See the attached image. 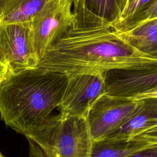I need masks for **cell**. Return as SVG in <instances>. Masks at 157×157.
Returning a JSON list of instances; mask_svg holds the SVG:
<instances>
[{"instance_id":"4fadbf2b","label":"cell","mask_w":157,"mask_h":157,"mask_svg":"<svg viewBox=\"0 0 157 157\" xmlns=\"http://www.w3.org/2000/svg\"><path fill=\"white\" fill-rule=\"evenodd\" d=\"M150 144L135 140L104 139L93 142L91 157H126Z\"/></svg>"},{"instance_id":"7c38bea8","label":"cell","mask_w":157,"mask_h":157,"mask_svg":"<svg viewBox=\"0 0 157 157\" xmlns=\"http://www.w3.org/2000/svg\"><path fill=\"white\" fill-rule=\"evenodd\" d=\"M50 0H0V24L31 22Z\"/></svg>"},{"instance_id":"ac0fdd59","label":"cell","mask_w":157,"mask_h":157,"mask_svg":"<svg viewBox=\"0 0 157 157\" xmlns=\"http://www.w3.org/2000/svg\"><path fill=\"white\" fill-rule=\"evenodd\" d=\"M134 98L137 99H145L148 98L157 99V88L139 93L135 96Z\"/></svg>"},{"instance_id":"5b68a950","label":"cell","mask_w":157,"mask_h":157,"mask_svg":"<svg viewBox=\"0 0 157 157\" xmlns=\"http://www.w3.org/2000/svg\"><path fill=\"white\" fill-rule=\"evenodd\" d=\"M144 99L112 95H101L90 109L86 116L94 142L104 139L110 132L134 115Z\"/></svg>"},{"instance_id":"5bb4252c","label":"cell","mask_w":157,"mask_h":157,"mask_svg":"<svg viewBox=\"0 0 157 157\" xmlns=\"http://www.w3.org/2000/svg\"><path fill=\"white\" fill-rule=\"evenodd\" d=\"M157 18V0L139 13L115 23L112 30L117 33L128 31L141 23Z\"/></svg>"},{"instance_id":"7a4b0ae2","label":"cell","mask_w":157,"mask_h":157,"mask_svg":"<svg viewBox=\"0 0 157 157\" xmlns=\"http://www.w3.org/2000/svg\"><path fill=\"white\" fill-rule=\"evenodd\" d=\"M67 74L39 67L9 72L0 84V116L6 126L26 137L38 129L58 107Z\"/></svg>"},{"instance_id":"ba28073f","label":"cell","mask_w":157,"mask_h":157,"mask_svg":"<svg viewBox=\"0 0 157 157\" xmlns=\"http://www.w3.org/2000/svg\"><path fill=\"white\" fill-rule=\"evenodd\" d=\"M128 0H71L74 28L112 30L125 10Z\"/></svg>"},{"instance_id":"ffe728a7","label":"cell","mask_w":157,"mask_h":157,"mask_svg":"<svg viewBox=\"0 0 157 157\" xmlns=\"http://www.w3.org/2000/svg\"><path fill=\"white\" fill-rule=\"evenodd\" d=\"M136 0H128V2H127V5H126V7L125 9V10H126L128 8H129Z\"/></svg>"},{"instance_id":"8992f818","label":"cell","mask_w":157,"mask_h":157,"mask_svg":"<svg viewBox=\"0 0 157 157\" xmlns=\"http://www.w3.org/2000/svg\"><path fill=\"white\" fill-rule=\"evenodd\" d=\"M0 60L12 74L37 66L39 60L33 44L31 22L0 24Z\"/></svg>"},{"instance_id":"277c9868","label":"cell","mask_w":157,"mask_h":157,"mask_svg":"<svg viewBox=\"0 0 157 157\" xmlns=\"http://www.w3.org/2000/svg\"><path fill=\"white\" fill-rule=\"evenodd\" d=\"M71 0H50L31 21V37L39 61L48 48L74 26Z\"/></svg>"},{"instance_id":"9a60e30c","label":"cell","mask_w":157,"mask_h":157,"mask_svg":"<svg viewBox=\"0 0 157 157\" xmlns=\"http://www.w3.org/2000/svg\"><path fill=\"white\" fill-rule=\"evenodd\" d=\"M155 1V0H136L129 8L123 12L118 21L139 13L150 6Z\"/></svg>"},{"instance_id":"e0dca14e","label":"cell","mask_w":157,"mask_h":157,"mask_svg":"<svg viewBox=\"0 0 157 157\" xmlns=\"http://www.w3.org/2000/svg\"><path fill=\"white\" fill-rule=\"evenodd\" d=\"M126 157H157V143L150 144Z\"/></svg>"},{"instance_id":"d6986e66","label":"cell","mask_w":157,"mask_h":157,"mask_svg":"<svg viewBox=\"0 0 157 157\" xmlns=\"http://www.w3.org/2000/svg\"><path fill=\"white\" fill-rule=\"evenodd\" d=\"M9 72V68L7 65L0 60V84L7 77Z\"/></svg>"},{"instance_id":"9c48e42d","label":"cell","mask_w":157,"mask_h":157,"mask_svg":"<svg viewBox=\"0 0 157 157\" xmlns=\"http://www.w3.org/2000/svg\"><path fill=\"white\" fill-rule=\"evenodd\" d=\"M105 93L134 98L157 88V67L147 69L110 70L104 74Z\"/></svg>"},{"instance_id":"44dd1931","label":"cell","mask_w":157,"mask_h":157,"mask_svg":"<svg viewBox=\"0 0 157 157\" xmlns=\"http://www.w3.org/2000/svg\"><path fill=\"white\" fill-rule=\"evenodd\" d=\"M0 157H6V156H4V155H3L0 152Z\"/></svg>"},{"instance_id":"2e32d148","label":"cell","mask_w":157,"mask_h":157,"mask_svg":"<svg viewBox=\"0 0 157 157\" xmlns=\"http://www.w3.org/2000/svg\"><path fill=\"white\" fill-rule=\"evenodd\" d=\"M135 140L143 142L148 144H153L157 143V126L148 129L137 135L134 138Z\"/></svg>"},{"instance_id":"30bf717a","label":"cell","mask_w":157,"mask_h":157,"mask_svg":"<svg viewBox=\"0 0 157 157\" xmlns=\"http://www.w3.org/2000/svg\"><path fill=\"white\" fill-rule=\"evenodd\" d=\"M156 126H157V99H145L142 107L104 139L131 140L136 135Z\"/></svg>"},{"instance_id":"3957f363","label":"cell","mask_w":157,"mask_h":157,"mask_svg":"<svg viewBox=\"0 0 157 157\" xmlns=\"http://www.w3.org/2000/svg\"><path fill=\"white\" fill-rule=\"evenodd\" d=\"M26 139L29 157H91L94 142L86 118L61 113Z\"/></svg>"},{"instance_id":"6da1fadb","label":"cell","mask_w":157,"mask_h":157,"mask_svg":"<svg viewBox=\"0 0 157 157\" xmlns=\"http://www.w3.org/2000/svg\"><path fill=\"white\" fill-rule=\"evenodd\" d=\"M36 67L67 75L104 74L155 68L157 58L138 51L114 31L72 27L48 48Z\"/></svg>"},{"instance_id":"8fae6325","label":"cell","mask_w":157,"mask_h":157,"mask_svg":"<svg viewBox=\"0 0 157 157\" xmlns=\"http://www.w3.org/2000/svg\"><path fill=\"white\" fill-rule=\"evenodd\" d=\"M116 33L138 51L157 58V18L146 20L128 31Z\"/></svg>"},{"instance_id":"52a82bcc","label":"cell","mask_w":157,"mask_h":157,"mask_svg":"<svg viewBox=\"0 0 157 157\" xmlns=\"http://www.w3.org/2000/svg\"><path fill=\"white\" fill-rule=\"evenodd\" d=\"M67 76V83L58 107L59 113L86 118L91 107L105 93L104 74H77Z\"/></svg>"}]
</instances>
